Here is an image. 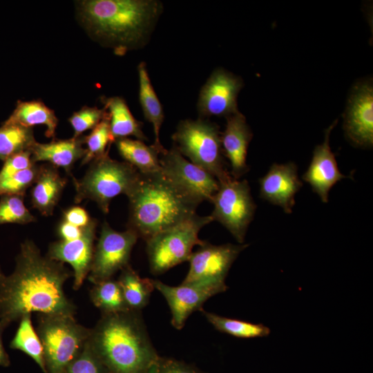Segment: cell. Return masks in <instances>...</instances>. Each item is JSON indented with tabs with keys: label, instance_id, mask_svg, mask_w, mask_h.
Listing matches in <instances>:
<instances>
[{
	"label": "cell",
	"instance_id": "cell-19",
	"mask_svg": "<svg viewBox=\"0 0 373 373\" xmlns=\"http://www.w3.org/2000/svg\"><path fill=\"white\" fill-rule=\"evenodd\" d=\"M226 118V126L221 133L222 152L230 162L231 177L238 180L249 170L247 155L253 133L240 111Z\"/></svg>",
	"mask_w": 373,
	"mask_h": 373
},
{
	"label": "cell",
	"instance_id": "cell-27",
	"mask_svg": "<svg viewBox=\"0 0 373 373\" xmlns=\"http://www.w3.org/2000/svg\"><path fill=\"white\" fill-rule=\"evenodd\" d=\"M31 316L32 314H28L19 319L18 328L10 341V347L20 350L29 356L44 373H47L43 346L32 325Z\"/></svg>",
	"mask_w": 373,
	"mask_h": 373
},
{
	"label": "cell",
	"instance_id": "cell-17",
	"mask_svg": "<svg viewBox=\"0 0 373 373\" xmlns=\"http://www.w3.org/2000/svg\"><path fill=\"white\" fill-rule=\"evenodd\" d=\"M260 197L291 213L295 195L303 186L295 163L273 164L267 173L259 179Z\"/></svg>",
	"mask_w": 373,
	"mask_h": 373
},
{
	"label": "cell",
	"instance_id": "cell-10",
	"mask_svg": "<svg viewBox=\"0 0 373 373\" xmlns=\"http://www.w3.org/2000/svg\"><path fill=\"white\" fill-rule=\"evenodd\" d=\"M138 238L136 233L129 229L117 231L104 222L95 246L87 276L88 280L94 285L111 279L119 270L128 266L132 249Z\"/></svg>",
	"mask_w": 373,
	"mask_h": 373
},
{
	"label": "cell",
	"instance_id": "cell-3",
	"mask_svg": "<svg viewBox=\"0 0 373 373\" xmlns=\"http://www.w3.org/2000/svg\"><path fill=\"white\" fill-rule=\"evenodd\" d=\"M88 343L109 373H146L160 356L140 311L102 314Z\"/></svg>",
	"mask_w": 373,
	"mask_h": 373
},
{
	"label": "cell",
	"instance_id": "cell-37",
	"mask_svg": "<svg viewBox=\"0 0 373 373\" xmlns=\"http://www.w3.org/2000/svg\"><path fill=\"white\" fill-rule=\"evenodd\" d=\"M146 373H201L192 366L170 358L159 356Z\"/></svg>",
	"mask_w": 373,
	"mask_h": 373
},
{
	"label": "cell",
	"instance_id": "cell-38",
	"mask_svg": "<svg viewBox=\"0 0 373 373\" xmlns=\"http://www.w3.org/2000/svg\"><path fill=\"white\" fill-rule=\"evenodd\" d=\"M91 219L86 210L78 206L69 207L63 214L64 220L80 228L86 227Z\"/></svg>",
	"mask_w": 373,
	"mask_h": 373
},
{
	"label": "cell",
	"instance_id": "cell-32",
	"mask_svg": "<svg viewBox=\"0 0 373 373\" xmlns=\"http://www.w3.org/2000/svg\"><path fill=\"white\" fill-rule=\"evenodd\" d=\"M23 197L4 195L0 198V225L7 223L27 224L36 221L23 203Z\"/></svg>",
	"mask_w": 373,
	"mask_h": 373
},
{
	"label": "cell",
	"instance_id": "cell-6",
	"mask_svg": "<svg viewBox=\"0 0 373 373\" xmlns=\"http://www.w3.org/2000/svg\"><path fill=\"white\" fill-rule=\"evenodd\" d=\"M173 146L190 162L211 173L219 183L232 178L225 167L218 126L204 119L180 122L172 135Z\"/></svg>",
	"mask_w": 373,
	"mask_h": 373
},
{
	"label": "cell",
	"instance_id": "cell-23",
	"mask_svg": "<svg viewBox=\"0 0 373 373\" xmlns=\"http://www.w3.org/2000/svg\"><path fill=\"white\" fill-rule=\"evenodd\" d=\"M139 77V99L145 119L153 126L155 140L153 145L160 155L166 149L160 142V133L164 121V111L161 103L151 84L145 62L137 66Z\"/></svg>",
	"mask_w": 373,
	"mask_h": 373
},
{
	"label": "cell",
	"instance_id": "cell-2",
	"mask_svg": "<svg viewBox=\"0 0 373 373\" xmlns=\"http://www.w3.org/2000/svg\"><path fill=\"white\" fill-rule=\"evenodd\" d=\"M77 3L81 24L118 55L145 46L163 11L157 0H86Z\"/></svg>",
	"mask_w": 373,
	"mask_h": 373
},
{
	"label": "cell",
	"instance_id": "cell-18",
	"mask_svg": "<svg viewBox=\"0 0 373 373\" xmlns=\"http://www.w3.org/2000/svg\"><path fill=\"white\" fill-rule=\"evenodd\" d=\"M337 122L338 120H335L325 130L323 142L315 147L309 167L302 176L324 203L328 202L329 192L333 186L342 179L349 178L339 171L329 146V135Z\"/></svg>",
	"mask_w": 373,
	"mask_h": 373
},
{
	"label": "cell",
	"instance_id": "cell-15",
	"mask_svg": "<svg viewBox=\"0 0 373 373\" xmlns=\"http://www.w3.org/2000/svg\"><path fill=\"white\" fill-rule=\"evenodd\" d=\"M97 220L92 218L77 239L57 240L49 245L46 256L62 263L69 264L74 277L73 289H79L89 273L95 250Z\"/></svg>",
	"mask_w": 373,
	"mask_h": 373
},
{
	"label": "cell",
	"instance_id": "cell-5",
	"mask_svg": "<svg viewBox=\"0 0 373 373\" xmlns=\"http://www.w3.org/2000/svg\"><path fill=\"white\" fill-rule=\"evenodd\" d=\"M108 152L93 160L81 179L72 176L76 191L75 202L92 200L105 214L109 211L112 199L119 194L127 195L140 175L128 163L113 160Z\"/></svg>",
	"mask_w": 373,
	"mask_h": 373
},
{
	"label": "cell",
	"instance_id": "cell-28",
	"mask_svg": "<svg viewBox=\"0 0 373 373\" xmlns=\"http://www.w3.org/2000/svg\"><path fill=\"white\" fill-rule=\"evenodd\" d=\"M90 298L93 304L102 312V314L130 310L117 280L112 278L94 284L90 291Z\"/></svg>",
	"mask_w": 373,
	"mask_h": 373
},
{
	"label": "cell",
	"instance_id": "cell-29",
	"mask_svg": "<svg viewBox=\"0 0 373 373\" xmlns=\"http://www.w3.org/2000/svg\"><path fill=\"white\" fill-rule=\"evenodd\" d=\"M36 142L32 128L3 123L0 127V160L30 150Z\"/></svg>",
	"mask_w": 373,
	"mask_h": 373
},
{
	"label": "cell",
	"instance_id": "cell-20",
	"mask_svg": "<svg viewBox=\"0 0 373 373\" xmlns=\"http://www.w3.org/2000/svg\"><path fill=\"white\" fill-rule=\"evenodd\" d=\"M84 136L67 140H52L46 144L37 142L32 146V159L35 163L47 162L58 168H63L66 173L73 176L71 170L75 163L85 155Z\"/></svg>",
	"mask_w": 373,
	"mask_h": 373
},
{
	"label": "cell",
	"instance_id": "cell-35",
	"mask_svg": "<svg viewBox=\"0 0 373 373\" xmlns=\"http://www.w3.org/2000/svg\"><path fill=\"white\" fill-rule=\"evenodd\" d=\"M106 108L84 106L79 111L73 113L68 118L74 131L73 137L82 136L88 130L93 129L106 115Z\"/></svg>",
	"mask_w": 373,
	"mask_h": 373
},
{
	"label": "cell",
	"instance_id": "cell-24",
	"mask_svg": "<svg viewBox=\"0 0 373 373\" xmlns=\"http://www.w3.org/2000/svg\"><path fill=\"white\" fill-rule=\"evenodd\" d=\"M102 102L108 114L110 130L114 142L128 136H134L143 142L147 140L142 131V123L133 117L122 97H102Z\"/></svg>",
	"mask_w": 373,
	"mask_h": 373
},
{
	"label": "cell",
	"instance_id": "cell-33",
	"mask_svg": "<svg viewBox=\"0 0 373 373\" xmlns=\"http://www.w3.org/2000/svg\"><path fill=\"white\" fill-rule=\"evenodd\" d=\"M39 169V165L35 164L29 169L0 180V195H18L24 196L26 190L35 183Z\"/></svg>",
	"mask_w": 373,
	"mask_h": 373
},
{
	"label": "cell",
	"instance_id": "cell-25",
	"mask_svg": "<svg viewBox=\"0 0 373 373\" xmlns=\"http://www.w3.org/2000/svg\"><path fill=\"white\" fill-rule=\"evenodd\" d=\"M114 142L120 156L139 172L161 171L160 153L153 144L147 146L143 141L128 137L117 139Z\"/></svg>",
	"mask_w": 373,
	"mask_h": 373
},
{
	"label": "cell",
	"instance_id": "cell-7",
	"mask_svg": "<svg viewBox=\"0 0 373 373\" xmlns=\"http://www.w3.org/2000/svg\"><path fill=\"white\" fill-rule=\"evenodd\" d=\"M90 329L75 316L38 314L37 332L41 342L47 373H61L81 352Z\"/></svg>",
	"mask_w": 373,
	"mask_h": 373
},
{
	"label": "cell",
	"instance_id": "cell-41",
	"mask_svg": "<svg viewBox=\"0 0 373 373\" xmlns=\"http://www.w3.org/2000/svg\"><path fill=\"white\" fill-rule=\"evenodd\" d=\"M6 276L3 274V273L2 272L1 268H0V284L2 283V281L3 280V279L5 278Z\"/></svg>",
	"mask_w": 373,
	"mask_h": 373
},
{
	"label": "cell",
	"instance_id": "cell-40",
	"mask_svg": "<svg viewBox=\"0 0 373 373\" xmlns=\"http://www.w3.org/2000/svg\"><path fill=\"white\" fill-rule=\"evenodd\" d=\"M4 328L0 325V366L8 367L10 365V358L3 345L2 334Z\"/></svg>",
	"mask_w": 373,
	"mask_h": 373
},
{
	"label": "cell",
	"instance_id": "cell-26",
	"mask_svg": "<svg viewBox=\"0 0 373 373\" xmlns=\"http://www.w3.org/2000/svg\"><path fill=\"white\" fill-rule=\"evenodd\" d=\"M117 282L128 309L133 311L143 309L155 289L152 279L141 278L130 265L121 270Z\"/></svg>",
	"mask_w": 373,
	"mask_h": 373
},
{
	"label": "cell",
	"instance_id": "cell-21",
	"mask_svg": "<svg viewBox=\"0 0 373 373\" xmlns=\"http://www.w3.org/2000/svg\"><path fill=\"white\" fill-rule=\"evenodd\" d=\"M66 183L67 179L60 175L57 167L50 164L39 165L30 193L32 207L42 216L52 215Z\"/></svg>",
	"mask_w": 373,
	"mask_h": 373
},
{
	"label": "cell",
	"instance_id": "cell-22",
	"mask_svg": "<svg viewBox=\"0 0 373 373\" xmlns=\"http://www.w3.org/2000/svg\"><path fill=\"white\" fill-rule=\"evenodd\" d=\"M3 123L18 124L28 128L44 125L46 127V137L55 140L58 118L54 111L46 106L42 101H18L12 113Z\"/></svg>",
	"mask_w": 373,
	"mask_h": 373
},
{
	"label": "cell",
	"instance_id": "cell-39",
	"mask_svg": "<svg viewBox=\"0 0 373 373\" xmlns=\"http://www.w3.org/2000/svg\"><path fill=\"white\" fill-rule=\"evenodd\" d=\"M84 228H80L62 220L58 225L57 231L60 240L70 241L79 238L83 233Z\"/></svg>",
	"mask_w": 373,
	"mask_h": 373
},
{
	"label": "cell",
	"instance_id": "cell-36",
	"mask_svg": "<svg viewBox=\"0 0 373 373\" xmlns=\"http://www.w3.org/2000/svg\"><path fill=\"white\" fill-rule=\"evenodd\" d=\"M3 162L4 164L0 171V180L29 169L36 164L32 161L30 150L16 153Z\"/></svg>",
	"mask_w": 373,
	"mask_h": 373
},
{
	"label": "cell",
	"instance_id": "cell-11",
	"mask_svg": "<svg viewBox=\"0 0 373 373\" xmlns=\"http://www.w3.org/2000/svg\"><path fill=\"white\" fill-rule=\"evenodd\" d=\"M249 244L214 245L204 241L192 252L189 269L182 283L226 285L225 278L232 264Z\"/></svg>",
	"mask_w": 373,
	"mask_h": 373
},
{
	"label": "cell",
	"instance_id": "cell-13",
	"mask_svg": "<svg viewBox=\"0 0 373 373\" xmlns=\"http://www.w3.org/2000/svg\"><path fill=\"white\" fill-rule=\"evenodd\" d=\"M243 85L239 76L223 68L214 70L200 91L199 115L227 117L239 111L237 99Z\"/></svg>",
	"mask_w": 373,
	"mask_h": 373
},
{
	"label": "cell",
	"instance_id": "cell-16",
	"mask_svg": "<svg viewBox=\"0 0 373 373\" xmlns=\"http://www.w3.org/2000/svg\"><path fill=\"white\" fill-rule=\"evenodd\" d=\"M343 128L348 140L361 147L373 144V88L369 81L358 83L344 114Z\"/></svg>",
	"mask_w": 373,
	"mask_h": 373
},
{
	"label": "cell",
	"instance_id": "cell-31",
	"mask_svg": "<svg viewBox=\"0 0 373 373\" xmlns=\"http://www.w3.org/2000/svg\"><path fill=\"white\" fill-rule=\"evenodd\" d=\"M113 142L114 140L111 133L109 117L107 114L88 135L84 136L86 148L82 165L90 163L95 159L104 155Z\"/></svg>",
	"mask_w": 373,
	"mask_h": 373
},
{
	"label": "cell",
	"instance_id": "cell-12",
	"mask_svg": "<svg viewBox=\"0 0 373 373\" xmlns=\"http://www.w3.org/2000/svg\"><path fill=\"white\" fill-rule=\"evenodd\" d=\"M161 171L186 193L200 202H211L218 181L208 171L187 160L175 146L160 155Z\"/></svg>",
	"mask_w": 373,
	"mask_h": 373
},
{
	"label": "cell",
	"instance_id": "cell-9",
	"mask_svg": "<svg viewBox=\"0 0 373 373\" xmlns=\"http://www.w3.org/2000/svg\"><path fill=\"white\" fill-rule=\"evenodd\" d=\"M219 184L211 202L213 210L210 216L213 221L222 224L240 244H244L256 209L249 184L247 180L233 178Z\"/></svg>",
	"mask_w": 373,
	"mask_h": 373
},
{
	"label": "cell",
	"instance_id": "cell-1",
	"mask_svg": "<svg viewBox=\"0 0 373 373\" xmlns=\"http://www.w3.org/2000/svg\"><path fill=\"white\" fill-rule=\"evenodd\" d=\"M15 261V270L0 284L1 326L5 329L32 312L75 316L76 306L64 290L72 271L43 256L30 240L21 244Z\"/></svg>",
	"mask_w": 373,
	"mask_h": 373
},
{
	"label": "cell",
	"instance_id": "cell-30",
	"mask_svg": "<svg viewBox=\"0 0 373 373\" xmlns=\"http://www.w3.org/2000/svg\"><path fill=\"white\" fill-rule=\"evenodd\" d=\"M207 320L218 331L236 338H254L267 336L270 329L263 324H256L229 318L202 310Z\"/></svg>",
	"mask_w": 373,
	"mask_h": 373
},
{
	"label": "cell",
	"instance_id": "cell-4",
	"mask_svg": "<svg viewBox=\"0 0 373 373\" xmlns=\"http://www.w3.org/2000/svg\"><path fill=\"white\" fill-rule=\"evenodd\" d=\"M126 196L129 201L127 229L145 240L189 219L200 204L161 171L140 172Z\"/></svg>",
	"mask_w": 373,
	"mask_h": 373
},
{
	"label": "cell",
	"instance_id": "cell-8",
	"mask_svg": "<svg viewBox=\"0 0 373 373\" xmlns=\"http://www.w3.org/2000/svg\"><path fill=\"white\" fill-rule=\"evenodd\" d=\"M213 222L210 216L194 214L184 222L164 230L146 240L150 270L162 274L188 261L195 246L204 242L198 234L202 228Z\"/></svg>",
	"mask_w": 373,
	"mask_h": 373
},
{
	"label": "cell",
	"instance_id": "cell-14",
	"mask_svg": "<svg viewBox=\"0 0 373 373\" xmlns=\"http://www.w3.org/2000/svg\"><path fill=\"white\" fill-rule=\"evenodd\" d=\"M154 288L165 298L171 314V324L181 329L188 317L195 311L202 310L204 303L211 297L227 291V285L182 283L170 286L158 280H153Z\"/></svg>",
	"mask_w": 373,
	"mask_h": 373
},
{
	"label": "cell",
	"instance_id": "cell-34",
	"mask_svg": "<svg viewBox=\"0 0 373 373\" xmlns=\"http://www.w3.org/2000/svg\"><path fill=\"white\" fill-rule=\"evenodd\" d=\"M61 373H109L88 341Z\"/></svg>",
	"mask_w": 373,
	"mask_h": 373
}]
</instances>
